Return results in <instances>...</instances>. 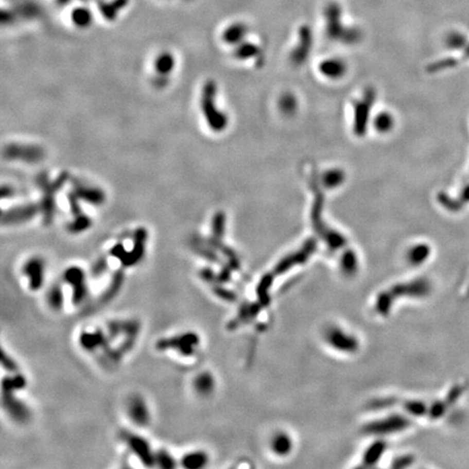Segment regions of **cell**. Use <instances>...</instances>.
Listing matches in <instances>:
<instances>
[{
    "instance_id": "6",
    "label": "cell",
    "mask_w": 469,
    "mask_h": 469,
    "mask_svg": "<svg viewBox=\"0 0 469 469\" xmlns=\"http://www.w3.org/2000/svg\"><path fill=\"white\" fill-rule=\"evenodd\" d=\"M22 274L27 279L31 291H39L45 284L46 262L43 257L35 255L29 257L22 266Z\"/></svg>"
},
{
    "instance_id": "10",
    "label": "cell",
    "mask_w": 469,
    "mask_h": 469,
    "mask_svg": "<svg viewBox=\"0 0 469 469\" xmlns=\"http://www.w3.org/2000/svg\"><path fill=\"white\" fill-rule=\"evenodd\" d=\"M148 238V233L145 228L141 227L135 231L133 235L134 239V244L133 248L131 251H127L122 258L121 262L123 267H132L136 264H138L143 260V257L145 256V251H146V241Z\"/></svg>"
},
{
    "instance_id": "19",
    "label": "cell",
    "mask_w": 469,
    "mask_h": 469,
    "mask_svg": "<svg viewBox=\"0 0 469 469\" xmlns=\"http://www.w3.org/2000/svg\"><path fill=\"white\" fill-rule=\"evenodd\" d=\"M92 225H93L92 218L88 215L82 213L77 216H74L73 221L70 222L66 225V229H67V232L71 234H81L91 228Z\"/></svg>"
},
{
    "instance_id": "18",
    "label": "cell",
    "mask_w": 469,
    "mask_h": 469,
    "mask_svg": "<svg viewBox=\"0 0 469 469\" xmlns=\"http://www.w3.org/2000/svg\"><path fill=\"white\" fill-rule=\"evenodd\" d=\"M123 283H124V272L123 271L115 272L111 283H110L106 292H103V294L101 297L102 302L111 301L112 299L118 293V291L121 290Z\"/></svg>"
},
{
    "instance_id": "30",
    "label": "cell",
    "mask_w": 469,
    "mask_h": 469,
    "mask_svg": "<svg viewBox=\"0 0 469 469\" xmlns=\"http://www.w3.org/2000/svg\"><path fill=\"white\" fill-rule=\"evenodd\" d=\"M168 83H169L168 76H164V75H158V76L153 77V79H152V85L158 89L165 88L168 85Z\"/></svg>"
},
{
    "instance_id": "28",
    "label": "cell",
    "mask_w": 469,
    "mask_h": 469,
    "mask_svg": "<svg viewBox=\"0 0 469 469\" xmlns=\"http://www.w3.org/2000/svg\"><path fill=\"white\" fill-rule=\"evenodd\" d=\"M107 269H108L107 258L105 256L100 257L93 265V267H92V275L94 277H100L107 271Z\"/></svg>"
},
{
    "instance_id": "1",
    "label": "cell",
    "mask_w": 469,
    "mask_h": 469,
    "mask_svg": "<svg viewBox=\"0 0 469 469\" xmlns=\"http://www.w3.org/2000/svg\"><path fill=\"white\" fill-rule=\"evenodd\" d=\"M26 386V379L21 374L7 376L2 383L3 406L7 413L18 423H25L31 417L28 407L14 396V392L22 390Z\"/></svg>"
},
{
    "instance_id": "8",
    "label": "cell",
    "mask_w": 469,
    "mask_h": 469,
    "mask_svg": "<svg viewBox=\"0 0 469 469\" xmlns=\"http://www.w3.org/2000/svg\"><path fill=\"white\" fill-rule=\"evenodd\" d=\"M125 442L129 450L145 466H155V453H153L150 444L146 439L134 433H126Z\"/></svg>"
},
{
    "instance_id": "32",
    "label": "cell",
    "mask_w": 469,
    "mask_h": 469,
    "mask_svg": "<svg viewBox=\"0 0 469 469\" xmlns=\"http://www.w3.org/2000/svg\"><path fill=\"white\" fill-rule=\"evenodd\" d=\"M15 195V190L11 187L8 185H4L2 187V199H7V198H11Z\"/></svg>"
},
{
    "instance_id": "23",
    "label": "cell",
    "mask_w": 469,
    "mask_h": 469,
    "mask_svg": "<svg viewBox=\"0 0 469 469\" xmlns=\"http://www.w3.org/2000/svg\"><path fill=\"white\" fill-rule=\"evenodd\" d=\"M88 296V286L87 284L77 286L72 288V302L74 305H81Z\"/></svg>"
},
{
    "instance_id": "11",
    "label": "cell",
    "mask_w": 469,
    "mask_h": 469,
    "mask_svg": "<svg viewBox=\"0 0 469 469\" xmlns=\"http://www.w3.org/2000/svg\"><path fill=\"white\" fill-rule=\"evenodd\" d=\"M72 190L81 200L93 205H101L106 201V194L100 188L89 186L79 179L73 178L71 181Z\"/></svg>"
},
{
    "instance_id": "4",
    "label": "cell",
    "mask_w": 469,
    "mask_h": 469,
    "mask_svg": "<svg viewBox=\"0 0 469 469\" xmlns=\"http://www.w3.org/2000/svg\"><path fill=\"white\" fill-rule=\"evenodd\" d=\"M200 344V339L196 333H185L171 338H163L155 343L159 351L175 350L183 357H193Z\"/></svg>"
},
{
    "instance_id": "20",
    "label": "cell",
    "mask_w": 469,
    "mask_h": 469,
    "mask_svg": "<svg viewBox=\"0 0 469 469\" xmlns=\"http://www.w3.org/2000/svg\"><path fill=\"white\" fill-rule=\"evenodd\" d=\"M246 35V27L242 24L232 25L224 33V41L228 44H238Z\"/></svg>"
},
{
    "instance_id": "33",
    "label": "cell",
    "mask_w": 469,
    "mask_h": 469,
    "mask_svg": "<svg viewBox=\"0 0 469 469\" xmlns=\"http://www.w3.org/2000/svg\"><path fill=\"white\" fill-rule=\"evenodd\" d=\"M200 276L201 278L203 279V281H205L206 283H211L213 281V272L211 271V268H203L202 271L200 272Z\"/></svg>"
},
{
    "instance_id": "29",
    "label": "cell",
    "mask_w": 469,
    "mask_h": 469,
    "mask_svg": "<svg viewBox=\"0 0 469 469\" xmlns=\"http://www.w3.org/2000/svg\"><path fill=\"white\" fill-rule=\"evenodd\" d=\"M2 364H3V367L9 373L15 374L18 372V365L15 364V362L12 360L11 357L5 353L4 350L2 352Z\"/></svg>"
},
{
    "instance_id": "14",
    "label": "cell",
    "mask_w": 469,
    "mask_h": 469,
    "mask_svg": "<svg viewBox=\"0 0 469 469\" xmlns=\"http://www.w3.org/2000/svg\"><path fill=\"white\" fill-rule=\"evenodd\" d=\"M47 303L49 307L55 312H59L62 310L64 305V293L62 285L59 283H55L50 286L47 292Z\"/></svg>"
},
{
    "instance_id": "3",
    "label": "cell",
    "mask_w": 469,
    "mask_h": 469,
    "mask_svg": "<svg viewBox=\"0 0 469 469\" xmlns=\"http://www.w3.org/2000/svg\"><path fill=\"white\" fill-rule=\"evenodd\" d=\"M216 85L213 81H207L202 89L201 109L206 123L213 132H222L227 126V115L215 106Z\"/></svg>"
},
{
    "instance_id": "21",
    "label": "cell",
    "mask_w": 469,
    "mask_h": 469,
    "mask_svg": "<svg viewBox=\"0 0 469 469\" xmlns=\"http://www.w3.org/2000/svg\"><path fill=\"white\" fill-rule=\"evenodd\" d=\"M155 466L160 468L171 469L176 467L175 458L165 450H159L155 452Z\"/></svg>"
},
{
    "instance_id": "9",
    "label": "cell",
    "mask_w": 469,
    "mask_h": 469,
    "mask_svg": "<svg viewBox=\"0 0 469 469\" xmlns=\"http://www.w3.org/2000/svg\"><path fill=\"white\" fill-rule=\"evenodd\" d=\"M128 418L137 427H147L150 424L151 414L145 398L141 394H133L126 404Z\"/></svg>"
},
{
    "instance_id": "16",
    "label": "cell",
    "mask_w": 469,
    "mask_h": 469,
    "mask_svg": "<svg viewBox=\"0 0 469 469\" xmlns=\"http://www.w3.org/2000/svg\"><path fill=\"white\" fill-rule=\"evenodd\" d=\"M63 281L72 288L86 284V273L82 267L70 266L63 273Z\"/></svg>"
},
{
    "instance_id": "13",
    "label": "cell",
    "mask_w": 469,
    "mask_h": 469,
    "mask_svg": "<svg viewBox=\"0 0 469 469\" xmlns=\"http://www.w3.org/2000/svg\"><path fill=\"white\" fill-rule=\"evenodd\" d=\"M195 391L201 396H207L211 394L215 389V380L211 373L202 372L199 373L194 379Z\"/></svg>"
},
{
    "instance_id": "12",
    "label": "cell",
    "mask_w": 469,
    "mask_h": 469,
    "mask_svg": "<svg viewBox=\"0 0 469 469\" xmlns=\"http://www.w3.org/2000/svg\"><path fill=\"white\" fill-rule=\"evenodd\" d=\"M109 341L108 336L99 329L96 332H84L79 336V345L89 352L107 346Z\"/></svg>"
},
{
    "instance_id": "27",
    "label": "cell",
    "mask_w": 469,
    "mask_h": 469,
    "mask_svg": "<svg viewBox=\"0 0 469 469\" xmlns=\"http://www.w3.org/2000/svg\"><path fill=\"white\" fill-rule=\"evenodd\" d=\"M323 71L331 76H340L343 72V67L341 63L328 62L323 65Z\"/></svg>"
},
{
    "instance_id": "26",
    "label": "cell",
    "mask_w": 469,
    "mask_h": 469,
    "mask_svg": "<svg viewBox=\"0 0 469 469\" xmlns=\"http://www.w3.org/2000/svg\"><path fill=\"white\" fill-rule=\"evenodd\" d=\"M256 49L253 45H247V44H241L237 48V50L235 51V55L238 59H247L253 57L255 55Z\"/></svg>"
},
{
    "instance_id": "5",
    "label": "cell",
    "mask_w": 469,
    "mask_h": 469,
    "mask_svg": "<svg viewBox=\"0 0 469 469\" xmlns=\"http://www.w3.org/2000/svg\"><path fill=\"white\" fill-rule=\"evenodd\" d=\"M4 158L10 161H21L25 163H38L46 157V151L42 146L32 144L11 143L4 147Z\"/></svg>"
},
{
    "instance_id": "2",
    "label": "cell",
    "mask_w": 469,
    "mask_h": 469,
    "mask_svg": "<svg viewBox=\"0 0 469 469\" xmlns=\"http://www.w3.org/2000/svg\"><path fill=\"white\" fill-rule=\"evenodd\" d=\"M70 179V174L67 172L60 173L59 176L54 182H50L48 178V174L43 172L36 178L37 186L42 190L43 197L41 202V212L43 215V224L49 226L55 219L56 215V196L59 190H61L63 186Z\"/></svg>"
},
{
    "instance_id": "7",
    "label": "cell",
    "mask_w": 469,
    "mask_h": 469,
    "mask_svg": "<svg viewBox=\"0 0 469 469\" xmlns=\"http://www.w3.org/2000/svg\"><path fill=\"white\" fill-rule=\"evenodd\" d=\"M41 212V204L38 203H25L10 207L2 214L3 225H19L33 219Z\"/></svg>"
},
{
    "instance_id": "17",
    "label": "cell",
    "mask_w": 469,
    "mask_h": 469,
    "mask_svg": "<svg viewBox=\"0 0 469 469\" xmlns=\"http://www.w3.org/2000/svg\"><path fill=\"white\" fill-rule=\"evenodd\" d=\"M174 66H175V59L171 54H168V53L161 54L154 61V70L158 73V75L168 76L172 73Z\"/></svg>"
},
{
    "instance_id": "22",
    "label": "cell",
    "mask_w": 469,
    "mask_h": 469,
    "mask_svg": "<svg viewBox=\"0 0 469 469\" xmlns=\"http://www.w3.org/2000/svg\"><path fill=\"white\" fill-rule=\"evenodd\" d=\"M225 231V215L223 212H217L212 221V238L221 240Z\"/></svg>"
},
{
    "instance_id": "31",
    "label": "cell",
    "mask_w": 469,
    "mask_h": 469,
    "mask_svg": "<svg viewBox=\"0 0 469 469\" xmlns=\"http://www.w3.org/2000/svg\"><path fill=\"white\" fill-rule=\"evenodd\" d=\"M391 122H390V117L387 115H381L378 118L377 121V126L379 129H383V131H386L389 127H390Z\"/></svg>"
},
{
    "instance_id": "25",
    "label": "cell",
    "mask_w": 469,
    "mask_h": 469,
    "mask_svg": "<svg viewBox=\"0 0 469 469\" xmlns=\"http://www.w3.org/2000/svg\"><path fill=\"white\" fill-rule=\"evenodd\" d=\"M67 200H68L70 209H71V213L73 214V216H77L83 213L81 205H79V200H81V199L76 196V194L73 190L67 194Z\"/></svg>"
},
{
    "instance_id": "15",
    "label": "cell",
    "mask_w": 469,
    "mask_h": 469,
    "mask_svg": "<svg viewBox=\"0 0 469 469\" xmlns=\"http://www.w3.org/2000/svg\"><path fill=\"white\" fill-rule=\"evenodd\" d=\"M209 462V456L203 451H194L185 454L182 460L181 465L187 469H199L206 466Z\"/></svg>"
},
{
    "instance_id": "24",
    "label": "cell",
    "mask_w": 469,
    "mask_h": 469,
    "mask_svg": "<svg viewBox=\"0 0 469 469\" xmlns=\"http://www.w3.org/2000/svg\"><path fill=\"white\" fill-rule=\"evenodd\" d=\"M73 21L79 27H86L92 21V15L84 9H78L73 13Z\"/></svg>"
}]
</instances>
